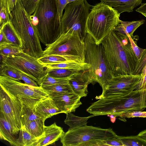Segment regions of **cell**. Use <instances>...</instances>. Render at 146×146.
<instances>
[{
    "mask_svg": "<svg viewBox=\"0 0 146 146\" xmlns=\"http://www.w3.org/2000/svg\"><path fill=\"white\" fill-rule=\"evenodd\" d=\"M146 108V88L134 90L120 97L99 99L92 104L86 111L95 116L113 115L119 117L124 113L143 111Z\"/></svg>",
    "mask_w": 146,
    "mask_h": 146,
    "instance_id": "obj_2",
    "label": "cell"
},
{
    "mask_svg": "<svg viewBox=\"0 0 146 146\" xmlns=\"http://www.w3.org/2000/svg\"><path fill=\"white\" fill-rule=\"evenodd\" d=\"M10 17L13 26L21 39V48L23 52L37 58L42 56L43 50L37 30L21 0H18Z\"/></svg>",
    "mask_w": 146,
    "mask_h": 146,
    "instance_id": "obj_4",
    "label": "cell"
},
{
    "mask_svg": "<svg viewBox=\"0 0 146 146\" xmlns=\"http://www.w3.org/2000/svg\"><path fill=\"white\" fill-rule=\"evenodd\" d=\"M135 11L146 17V3H141V6Z\"/></svg>",
    "mask_w": 146,
    "mask_h": 146,
    "instance_id": "obj_45",
    "label": "cell"
},
{
    "mask_svg": "<svg viewBox=\"0 0 146 146\" xmlns=\"http://www.w3.org/2000/svg\"><path fill=\"white\" fill-rule=\"evenodd\" d=\"M1 27H3V32L9 43L14 46L22 48L23 43L21 39L11 21Z\"/></svg>",
    "mask_w": 146,
    "mask_h": 146,
    "instance_id": "obj_21",
    "label": "cell"
},
{
    "mask_svg": "<svg viewBox=\"0 0 146 146\" xmlns=\"http://www.w3.org/2000/svg\"><path fill=\"white\" fill-rule=\"evenodd\" d=\"M123 146H146V141L138 135L127 136L118 135Z\"/></svg>",
    "mask_w": 146,
    "mask_h": 146,
    "instance_id": "obj_29",
    "label": "cell"
},
{
    "mask_svg": "<svg viewBox=\"0 0 146 146\" xmlns=\"http://www.w3.org/2000/svg\"><path fill=\"white\" fill-rule=\"evenodd\" d=\"M85 44V62L90 65L86 73L90 83L98 82L104 89L113 77L101 44H96L93 38L86 33Z\"/></svg>",
    "mask_w": 146,
    "mask_h": 146,
    "instance_id": "obj_6",
    "label": "cell"
},
{
    "mask_svg": "<svg viewBox=\"0 0 146 146\" xmlns=\"http://www.w3.org/2000/svg\"><path fill=\"white\" fill-rule=\"evenodd\" d=\"M30 17L40 42L46 46L62 34L61 19L56 0H40Z\"/></svg>",
    "mask_w": 146,
    "mask_h": 146,
    "instance_id": "obj_3",
    "label": "cell"
},
{
    "mask_svg": "<svg viewBox=\"0 0 146 146\" xmlns=\"http://www.w3.org/2000/svg\"><path fill=\"white\" fill-rule=\"evenodd\" d=\"M0 27L4 25L10 21L9 13L7 9L5 7L0 8Z\"/></svg>",
    "mask_w": 146,
    "mask_h": 146,
    "instance_id": "obj_38",
    "label": "cell"
},
{
    "mask_svg": "<svg viewBox=\"0 0 146 146\" xmlns=\"http://www.w3.org/2000/svg\"><path fill=\"white\" fill-rule=\"evenodd\" d=\"M46 69L47 74L52 77L58 78H69L80 71L65 68Z\"/></svg>",
    "mask_w": 146,
    "mask_h": 146,
    "instance_id": "obj_28",
    "label": "cell"
},
{
    "mask_svg": "<svg viewBox=\"0 0 146 146\" xmlns=\"http://www.w3.org/2000/svg\"><path fill=\"white\" fill-rule=\"evenodd\" d=\"M91 6L87 0H78L68 3L61 19L62 33L72 34L84 40Z\"/></svg>",
    "mask_w": 146,
    "mask_h": 146,
    "instance_id": "obj_8",
    "label": "cell"
},
{
    "mask_svg": "<svg viewBox=\"0 0 146 146\" xmlns=\"http://www.w3.org/2000/svg\"><path fill=\"white\" fill-rule=\"evenodd\" d=\"M87 70L78 72L72 75L69 80V84L74 92L81 98L87 96L88 86L90 83L86 73Z\"/></svg>",
    "mask_w": 146,
    "mask_h": 146,
    "instance_id": "obj_15",
    "label": "cell"
},
{
    "mask_svg": "<svg viewBox=\"0 0 146 146\" xmlns=\"http://www.w3.org/2000/svg\"><path fill=\"white\" fill-rule=\"evenodd\" d=\"M16 135L9 123L4 117L0 115V139L7 141L11 145L18 146Z\"/></svg>",
    "mask_w": 146,
    "mask_h": 146,
    "instance_id": "obj_19",
    "label": "cell"
},
{
    "mask_svg": "<svg viewBox=\"0 0 146 146\" xmlns=\"http://www.w3.org/2000/svg\"><path fill=\"white\" fill-rule=\"evenodd\" d=\"M128 37L130 41L133 50L138 60L141 57L142 54L144 49L139 47L137 45V38L136 39L135 36L131 37L128 35Z\"/></svg>",
    "mask_w": 146,
    "mask_h": 146,
    "instance_id": "obj_35",
    "label": "cell"
},
{
    "mask_svg": "<svg viewBox=\"0 0 146 146\" xmlns=\"http://www.w3.org/2000/svg\"><path fill=\"white\" fill-rule=\"evenodd\" d=\"M28 15L31 16L34 11L40 0H21Z\"/></svg>",
    "mask_w": 146,
    "mask_h": 146,
    "instance_id": "obj_34",
    "label": "cell"
},
{
    "mask_svg": "<svg viewBox=\"0 0 146 146\" xmlns=\"http://www.w3.org/2000/svg\"><path fill=\"white\" fill-rule=\"evenodd\" d=\"M0 86L33 109L38 103L49 96L41 86H33L2 76H0Z\"/></svg>",
    "mask_w": 146,
    "mask_h": 146,
    "instance_id": "obj_10",
    "label": "cell"
},
{
    "mask_svg": "<svg viewBox=\"0 0 146 146\" xmlns=\"http://www.w3.org/2000/svg\"><path fill=\"white\" fill-rule=\"evenodd\" d=\"M146 88V74L144 77L141 78L137 85L135 90H139Z\"/></svg>",
    "mask_w": 146,
    "mask_h": 146,
    "instance_id": "obj_43",
    "label": "cell"
},
{
    "mask_svg": "<svg viewBox=\"0 0 146 146\" xmlns=\"http://www.w3.org/2000/svg\"><path fill=\"white\" fill-rule=\"evenodd\" d=\"M101 44L113 77L133 74L139 60L127 36L113 30Z\"/></svg>",
    "mask_w": 146,
    "mask_h": 146,
    "instance_id": "obj_1",
    "label": "cell"
},
{
    "mask_svg": "<svg viewBox=\"0 0 146 146\" xmlns=\"http://www.w3.org/2000/svg\"><path fill=\"white\" fill-rule=\"evenodd\" d=\"M18 0H0V8L4 7L8 11L9 15L17 3Z\"/></svg>",
    "mask_w": 146,
    "mask_h": 146,
    "instance_id": "obj_39",
    "label": "cell"
},
{
    "mask_svg": "<svg viewBox=\"0 0 146 146\" xmlns=\"http://www.w3.org/2000/svg\"><path fill=\"white\" fill-rule=\"evenodd\" d=\"M103 146H123L117 135L114 138L103 141Z\"/></svg>",
    "mask_w": 146,
    "mask_h": 146,
    "instance_id": "obj_40",
    "label": "cell"
},
{
    "mask_svg": "<svg viewBox=\"0 0 146 146\" xmlns=\"http://www.w3.org/2000/svg\"><path fill=\"white\" fill-rule=\"evenodd\" d=\"M120 14L111 7L101 1L93 6L86 25V33L90 35L96 44L103 40L120 23Z\"/></svg>",
    "mask_w": 146,
    "mask_h": 146,
    "instance_id": "obj_5",
    "label": "cell"
},
{
    "mask_svg": "<svg viewBox=\"0 0 146 146\" xmlns=\"http://www.w3.org/2000/svg\"><path fill=\"white\" fill-rule=\"evenodd\" d=\"M70 77L66 78H56L52 77L47 74L43 79L39 86L42 87L56 84H68L69 83V80Z\"/></svg>",
    "mask_w": 146,
    "mask_h": 146,
    "instance_id": "obj_32",
    "label": "cell"
},
{
    "mask_svg": "<svg viewBox=\"0 0 146 146\" xmlns=\"http://www.w3.org/2000/svg\"><path fill=\"white\" fill-rule=\"evenodd\" d=\"M23 50L21 48L14 46L9 43L0 45V54L1 56L8 57L17 54Z\"/></svg>",
    "mask_w": 146,
    "mask_h": 146,
    "instance_id": "obj_30",
    "label": "cell"
},
{
    "mask_svg": "<svg viewBox=\"0 0 146 146\" xmlns=\"http://www.w3.org/2000/svg\"><path fill=\"white\" fill-rule=\"evenodd\" d=\"M121 120L125 119L126 118H130L135 117H146V111H135L127 113L119 116Z\"/></svg>",
    "mask_w": 146,
    "mask_h": 146,
    "instance_id": "obj_37",
    "label": "cell"
},
{
    "mask_svg": "<svg viewBox=\"0 0 146 146\" xmlns=\"http://www.w3.org/2000/svg\"><path fill=\"white\" fill-rule=\"evenodd\" d=\"M37 59L40 63L43 65L67 61L62 56L54 55L42 56Z\"/></svg>",
    "mask_w": 146,
    "mask_h": 146,
    "instance_id": "obj_33",
    "label": "cell"
},
{
    "mask_svg": "<svg viewBox=\"0 0 146 146\" xmlns=\"http://www.w3.org/2000/svg\"><path fill=\"white\" fill-rule=\"evenodd\" d=\"M113 129L87 125L69 128L60 138L63 146H102L103 141L116 137Z\"/></svg>",
    "mask_w": 146,
    "mask_h": 146,
    "instance_id": "obj_7",
    "label": "cell"
},
{
    "mask_svg": "<svg viewBox=\"0 0 146 146\" xmlns=\"http://www.w3.org/2000/svg\"><path fill=\"white\" fill-rule=\"evenodd\" d=\"M141 78L140 75L130 74L113 77L108 82L102 94L97 99L110 97H120L135 90Z\"/></svg>",
    "mask_w": 146,
    "mask_h": 146,
    "instance_id": "obj_13",
    "label": "cell"
},
{
    "mask_svg": "<svg viewBox=\"0 0 146 146\" xmlns=\"http://www.w3.org/2000/svg\"><path fill=\"white\" fill-rule=\"evenodd\" d=\"M58 9L61 19L62 16L63 11L69 3L68 0H56Z\"/></svg>",
    "mask_w": 146,
    "mask_h": 146,
    "instance_id": "obj_42",
    "label": "cell"
},
{
    "mask_svg": "<svg viewBox=\"0 0 146 146\" xmlns=\"http://www.w3.org/2000/svg\"><path fill=\"white\" fill-rule=\"evenodd\" d=\"M94 116V115H92L87 117H81L76 116L71 113H69L66 114V118L64 122L69 126V128L72 129L86 125L87 120Z\"/></svg>",
    "mask_w": 146,
    "mask_h": 146,
    "instance_id": "obj_26",
    "label": "cell"
},
{
    "mask_svg": "<svg viewBox=\"0 0 146 146\" xmlns=\"http://www.w3.org/2000/svg\"><path fill=\"white\" fill-rule=\"evenodd\" d=\"M115 9L121 13L132 12L134 9L141 4L142 0H100Z\"/></svg>",
    "mask_w": 146,
    "mask_h": 146,
    "instance_id": "obj_18",
    "label": "cell"
},
{
    "mask_svg": "<svg viewBox=\"0 0 146 146\" xmlns=\"http://www.w3.org/2000/svg\"><path fill=\"white\" fill-rule=\"evenodd\" d=\"M0 101V115L7 120L17 134L21 126L20 114L23 104L1 87Z\"/></svg>",
    "mask_w": 146,
    "mask_h": 146,
    "instance_id": "obj_12",
    "label": "cell"
},
{
    "mask_svg": "<svg viewBox=\"0 0 146 146\" xmlns=\"http://www.w3.org/2000/svg\"><path fill=\"white\" fill-rule=\"evenodd\" d=\"M19 132L17 140L18 146H35L38 139L31 135L25 127L21 126Z\"/></svg>",
    "mask_w": 146,
    "mask_h": 146,
    "instance_id": "obj_24",
    "label": "cell"
},
{
    "mask_svg": "<svg viewBox=\"0 0 146 146\" xmlns=\"http://www.w3.org/2000/svg\"><path fill=\"white\" fill-rule=\"evenodd\" d=\"M84 40L72 34L62 33L55 41L46 46L43 55L62 56L67 61L78 63L85 62Z\"/></svg>",
    "mask_w": 146,
    "mask_h": 146,
    "instance_id": "obj_9",
    "label": "cell"
},
{
    "mask_svg": "<svg viewBox=\"0 0 146 146\" xmlns=\"http://www.w3.org/2000/svg\"><path fill=\"white\" fill-rule=\"evenodd\" d=\"M56 106L63 113L66 114L74 112L82 104L81 98L74 92H64L48 96Z\"/></svg>",
    "mask_w": 146,
    "mask_h": 146,
    "instance_id": "obj_14",
    "label": "cell"
},
{
    "mask_svg": "<svg viewBox=\"0 0 146 146\" xmlns=\"http://www.w3.org/2000/svg\"><path fill=\"white\" fill-rule=\"evenodd\" d=\"M21 80L23 81L26 84L35 87L39 86L36 81L21 72Z\"/></svg>",
    "mask_w": 146,
    "mask_h": 146,
    "instance_id": "obj_41",
    "label": "cell"
},
{
    "mask_svg": "<svg viewBox=\"0 0 146 146\" xmlns=\"http://www.w3.org/2000/svg\"><path fill=\"white\" fill-rule=\"evenodd\" d=\"M34 110L36 114L45 121L54 115L63 113L49 96L38 103Z\"/></svg>",
    "mask_w": 146,
    "mask_h": 146,
    "instance_id": "obj_17",
    "label": "cell"
},
{
    "mask_svg": "<svg viewBox=\"0 0 146 146\" xmlns=\"http://www.w3.org/2000/svg\"><path fill=\"white\" fill-rule=\"evenodd\" d=\"M45 121L42 118L37 119L29 122L25 127L31 135L39 139L44 135Z\"/></svg>",
    "mask_w": 146,
    "mask_h": 146,
    "instance_id": "obj_23",
    "label": "cell"
},
{
    "mask_svg": "<svg viewBox=\"0 0 146 146\" xmlns=\"http://www.w3.org/2000/svg\"><path fill=\"white\" fill-rule=\"evenodd\" d=\"M49 96L64 92H74L69 83L56 84L42 87Z\"/></svg>",
    "mask_w": 146,
    "mask_h": 146,
    "instance_id": "obj_27",
    "label": "cell"
},
{
    "mask_svg": "<svg viewBox=\"0 0 146 146\" xmlns=\"http://www.w3.org/2000/svg\"><path fill=\"white\" fill-rule=\"evenodd\" d=\"M20 118L21 126L24 127L31 121L42 118L36 114L34 109L23 104L20 113Z\"/></svg>",
    "mask_w": 146,
    "mask_h": 146,
    "instance_id": "obj_25",
    "label": "cell"
},
{
    "mask_svg": "<svg viewBox=\"0 0 146 146\" xmlns=\"http://www.w3.org/2000/svg\"><path fill=\"white\" fill-rule=\"evenodd\" d=\"M137 135L146 141V129L140 132Z\"/></svg>",
    "mask_w": 146,
    "mask_h": 146,
    "instance_id": "obj_46",
    "label": "cell"
},
{
    "mask_svg": "<svg viewBox=\"0 0 146 146\" xmlns=\"http://www.w3.org/2000/svg\"><path fill=\"white\" fill-rule=\"evenodd\" d=\"M43 65L49 69L65 68L78 71L88 70L91 66L89 64L86 62L78 63L68 61Z\"/></svg>",
    "mask_w": 146,
    "mask_h": 146,
    "instance_id": "obj_22",
    "label": "cell"
},
{
    "mask_svg": "<svg viewBox=\"0 0 146 146\" xmlns=\"http://www.w3.org/2000/svg\"><path fill=\"white\" fill-rule=\"evenodd\" d=\"M145 20L133 21L131 22L124 21L120 20V23L113 29L119 34L123 36H133V33L140 26L143 25Z\"/></svg>",
    "mask_w": 146,
    "mask_h": 146,
    "instance_id": "obj_20",
    "label": "cell"
},
{
    "mask_svg": "<svg viewBox=\"0 0 146 146\" xmlns=\"http://www.w3.org/2000/svg\"><path fill=\"white\" fill-rule=\"evenodd\" d=\"M65 133L63 129L55 123L48 126H44V135L39 139L35 146H46L58 141Z\"/></svg>",
    "mask_w": 146,
    "mask_h": 146,
    "instance_id": "obj_16",
    "label": "cell"
},
{
    "mask_svg": "<svg viewBox=\"0 0 146 146\" xmlns=\"http://www.w3.org/2000/svg\"><path fill=\"white\" fill-rule=\"evenodd\" d=\"M0 76L9 77L19 80H21V72L7 66L0 65Z\"/></svg>",
    "mask_w": 146,
    "mask_h": 146,
    "instance_id": "obj_31",
    "label": "cell"
},
{
    "mask_svg": "<svg viewBox=\"0 0 146 146\" xmlns=\"http://www.w3.org/2000/svg\"><path fill=\"white\" fill-rule=\"evenodd\" d=\"M37 59L24 52L8 57L1 55L0 65L9 66L25 74L39 85L47 71Z\"/></svg>",
    "mask_w": 146,
    "mask_h": 146,
    "instance_id": "obj_11",
    "label": "cell"
},
{
    "mask_svg": "<svg viewBox=\"0 0 146 146\" xmlns=\"http://www.w3.org/2000/svg\"><path fill=\"white\" fill-rule=\"evenodd\" d=\"M9 43L3 32V27H0V45Z\"/></svg>",
    "mask_w": 146,
    "mask_h": 146,
    "instance_id": "obj_44",
    "label": "cell"
},
{
    "mask_svg": "<svg viewBox=\"0 0 146 146\" xmlns=\"http://www.w3.org/2000/svg\"><path fill=\"white\" fill-rule=\"evenodd\" d=\"M69 3L78 0H68Z\"/></svg>",
    "mask_w": 146,
    "mask_h": 146,
    "instance_id": "obj_48",
    "label": "cell"
},
{
    "mask_svg": "<svg viewBox=\"0 0 146 146\" xmlns=\"http://www.w3.org/2000/svg\"><path fill=\"white\" fill-rule=\"evenodd\" d=\"M146 64V48L142 54L140 59L135 69L133 74L140 75L143 68Z\"/></svg>",
    "mask_w": 146,
    "mask_h": 146,
    "instance_id": "obj_36",
    "label": "cell"
},
{
    "mask_svg": "<svg viewBox=\"0 0 146 146\" xmlns=\"http://www.w3.org/2000/svg\"><path fill=\"white\" fill-rule=\"evenodd\" d=\"M146 74V64L143 68L140 74L141 76V78H143Z\"/></svg>",
    "mask_w": 146,
    "mask_h": 146,
    "instance_id": "obj_47",
    "label": "cell"
}]
</instances>
